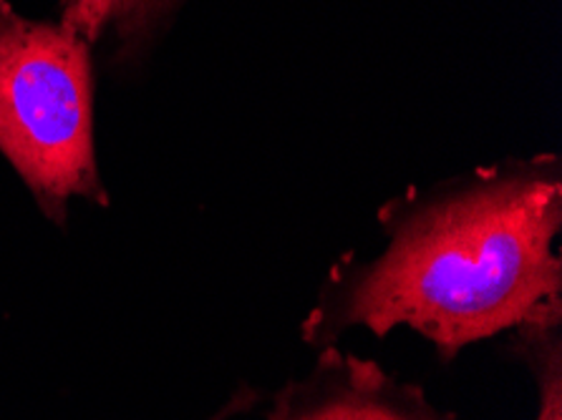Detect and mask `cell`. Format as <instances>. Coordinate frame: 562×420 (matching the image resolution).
I'll list each match as a JSON object with an SVG mask.
<instances>
[{"instance_id":"6da1fadb","label":"cell","mask_w":562,"mask_h":420,"mask_svg":"<svg viewBox=\"0 0 562 420\" xmlns=\"http://www.w3.org/2000/svg\"><path fill=\"white\" fill-rule=\"evenodd\" d=\"M386 247L340 254L303 320L311 348L366 328L406 325L449 363L467 345L527 325L562 322V161L502 159L379 209Z\"/></svg>"},{"instance_id":"7a4b0ae2","label":"cell","mask_w":562,"mask_h":420,"mask_svg":"<svg viewBox=\"0 0 562 420\" xmlns=\"http://www.w3.org/2000/svg\"><path fill=\"white\" fill-rule=\"evenodd\" d=\"M0 154L41 214L68 225L74 196L109 207L93 154L91 48L48 21L0 0Z\"/></svg>"},{"instance_id":"3957f363","label":"cell","mask_w":562,"mask_h":420,"mask_svg":"<svg viewBox=\"0 0 562 420\" xmlns=\"http://www.w3.org/2000/svg\"><path fill=\"white\" fill-rule=\"evenodd\" d=\"M266 420H464L441 410L422 385L398 381L373 360L318 350L313 371L280 388Z\"/></svg>"},{"instance_id":"277c9868","label":"cell","mask_w":562,"mask_h":420,"mask_svg":"<svg viewBox=\"0 0 562 420\" xmlns=\"http://www.w3.org/2000/svg\"><path fill=\"white\" fill-rule=\"evenodd\" d=\"M184 0H61V29L87 46L114 43L116 64L134 61Z\"/></svg>"},{"instance_id":"5b68a950","label":"cell","mask_w":562,"mask_h":420,"mask_svg":"<svg viewBox=\"0 0 562 420\" xmlns=\"http://www.w3.org/2000/svg\"><path fill=\"white\" fill-rule=\"evenodd\" d=\"M562 322L513 330L509 350L538 383V420H562Z\"/></svg>"}]
</instances>
